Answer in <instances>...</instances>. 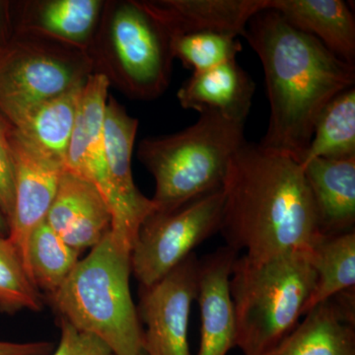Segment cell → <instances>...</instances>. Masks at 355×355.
Here are the masks:
<instances>
[{
  "label": "cell",
  "instance_id": "obj_15",
  "mask_svg": "<svg viewBox=\"0 0 355 355\" xmlns=\"http://www.w3.org/2000/svg\"><path fill=\"white\" fill-rule=\"evenodd\" d=\"M46 220L69 246L81 253L104 239L113 217L94 184L65 171Z\"/></svg>",
  "mask_w": 355,
  "mask_h": 355
},
{
  "label": "cell",
  "instance_id": "obj_2",
  "mask_svg": "<svg viewBox=\"0 0 355 355\" xmlns=\"http://www.w3.org/2000/svg\"><path fill=\"white\" fill-rule=\"evenodd\" d=\"M220 231L227 247L252 260L308 252L321 236L316 207L301 164L245 142L222 184Z\"/></svg>",
  "mask_w": 355,
  "mask_h": 355
},
{
  "label": "cell",
  "instance_id": "obj_32",
  "mask_svg": "<svg viewBox=\"0 0 355 355\" xmlns=\"http://www.w3.org/2000/svg\"><path fill=\"white\" fill-rule=\"evenodd\" d=\"M142 355H144V354H142Z\"/></svg>",
  "mask_w": 355,
  "mask_h": 355
},
{
  "label": "cell",
  "instance_id": "obj_19",
  "mask_svg": "<svg viewBox=\"0 0 355 355\" xmlns=\"http://www.w3.org/2000/svg\"><path fill=\"white\" fill-rule=\"evenodd\" d=\"M292 27L319 40L331 53L354 64L355 20L343 0H268Z\"/></svg>",
  "mask_w": 355,
  "mask_h": 355
},
{
  "label": "cell",
  "instance_id": "obj_3",
  "mask_svg": "<svg viewBox=\"0 0 355 355\" xmlns=\"http://www.w3.org/2000/svg\"><path fill=\"white\" fill-rule=\"evenodd\" d=\"M130 273V251L110 231L77 263L51 302L60 319L101 340L114 355H142L144 329Z\"/></svg>",
  "mask_w": 355,
  "mask_h": 355
},
{
  "label": "cell",
  "instance_id": "obj_25",
  "mask_svg": "<svg viewBox=\"0 0 355 355\" xmlns=\"http://www.w3.org/2000/svg\"><path fill=\"white\" fill-rule=\"evenodd\" d=\"M43 296L26 270L16 248L0 236V311L12 314L21 310L39 312Z\"/></svg>",
  "mask_w": 355,
  "mask_h": 355
},
{
  "label": "cell",
  "instance_id": "obj_27",
  "mask_svg": "<svg viewBox=\"0 0 355 355\" xmlns=\"http://www.w3.org/2000/svg\"><path fill=\"white\" fill-rule=\"evenodd\" d=\"M9 127L10 123L0 113V210L8 223L14 207V171Z\"/></svg>",
  "mask_w": 355,
  "mask_h": 355
},
{
  "label": "cell",
  "instance_id": "obj_17",
  "mask_svg": "<svg viewBox=\"0 0 355 355\" xmlns=\"http://www.w3.org/2000/svg\"><path fill=\"white\" fill-rule=\"evenodd\" d=\"M256 90L252 77L235 60L203 71L193 72L177 93L184 110L216 113L245 123Z\"/></svg>",
  "mask_w": 355,
  "mask_h": 355
},
{
  "label": "cell",
  "instance_id": "obj_20",
  "mask_svg": "<svg viewBox=\"0 0 355 355\" xmlns=\"http://www.w3.org/2000/svg\"><path fill=\"white\" fill-rule=\"evenodd\" d=\"M104 0H31L18 2L15 28L46 33L87 49L94 36Z\"/></svg>",
  "mask_w": 355,
  "mask_h": 355
},
{
  "label": "cell",
  "instance_id": "obj_22",
  "mask_svg": "<svg viewBox=\"0 0 355 355\" xmlns=\"http://www.w3.org/2000/svg\"><path fill=\"white\" fill-rule=\"evenodd\" d=\"M317 280L303 309L302 317L312 308L343 292L354 289L355 232L323 235L307 252Z\"/></svg>",
  "mask_w": 355,
  "mask_h": 355
},
{
  "label": "cell",
  "instance_id": "obj_16",
  "mask_svg": "<svg viewBox=\"0 0 355 355\" xmlns=\"http://www.w3.org/2000/svg\"><path fill=\"white\" fill-rule=\"evenodd\" d=\"M268 0H155L144 1L170 35L216 32L237 38L248 23L268 9Z\"/></svg>",
  "mask_w": 355,
  "mask_h": 355
},
{
  "label": "cell",
  "instance_id": "obj_6",
  "mask_svg": "<svg viewBox=\"0 0 355 355\" xmlns=\"http://www.w3.org/2000/svg\"><path fill=\"white\" fill-rule=\"evenodd\" d=\"M86 51L93 73L130 99L155 100L169 87L171 37L144 1L105 0Z\"/></svg>",
  "mask_w": 355,
  "mask_h": 355
},
{
  "label": "cell",
  "instance_id": "obj_23",
  "mask_svg": "<svg viewBox=\"0 0 355 355\" xmlns=\"http://www.w3.org/2000/svg\"><path fill=\"white\" fill-rule=\"evenodd\" d=\"M80 254L69 246L44 219L30 236L26 268L38 291L51 296L80 261Z\"/></svg>",
  "mask_w": 355,
  "mask_h": 355
},
{
  "label": "cell",
  "instance_id": "obj_31",
  "mask_svg": "<svg viewBox=\"0 0 355 355\" xmlns=\"http://www.w3.org/2000/svg\"><path fill=\"white\" fill-rule=\"evenodd\" d=\"M8 222H7L6 216H3L1 210H0V236H2V237H7V236H8Z\"/></svg>",
  "mask_w": 355,
  "mask_h": 355
},
{
  "label": "cell",
  "instance_id": "obj_11",
  "mask_svg": "<svg viewBox=\"0 0 355 355\" xmlns=\"http://www.w3.org/2000/svg\"><path fill=\"white\" fill-rule=\"evenodd\" d=\"M8 139L13 161L14 207L7 238L26 266L30 236L48 216L65 167L33 146L11 123Z\"/></svg>",
  "mask_w": 355,
  "mask_h": 355
},
{
  "label": "cell",
  "instance_id": "obj_7",
  "mask_svg": "<svg viewBox=\"0 0 355 355\" xmlns=\"http://www.w3.org/2000/svg\"><path fill=\"white\" fill-rule=\"evenodd\" d=\"M93 74L86 49L35 29L16 28L0 51V113L9 123L83 86Z\"/></svg>",
  "mask_w": 355,
  "mask_h": 355
},
{
  "label": "cell",
  "instance_id": "obj_13",
  "mask_svg": "<svg viewBox=\"0 0 355 355\" xmlns=\"http://www.w3.org/2000/svg\"><path fill=\"white\" fill-rule=\"evenodd\" d=\"M237 252L227 246L198 261L200 340L198 355H227L236 347L234 308L229 282Z\"/></svg>",
  "mask_w": 355,
  "mask_h": 355
},
{
  "label": "cell",
  "instance_id": "obj_9",
  "mask_svg": "<svg viewBox=\"0 0 355 355\" xmlns=\"http://www.w3.org/2000/svg\"><path fill=\"white\" fill-rule=\"evenodd\" d=\"M198 261L193 253L156 284L140 286L144 355H191L189 322L198 295Z\"/></svg>",
  "mask_w": 355,
  "mask_h": 355
},
{
  "label": "cell",
  "instance_id": "obj_12",
  "mask_svg": "<svg viewBox=\"0 0 355 355\" xmlns=\"http://www.w3.org/2000/svg\"><path fill=\"white\" fill-rule=\"evenodd\" d=\"M109 88L108 80L104 76L96 73L89 76L81 93L64 166L65 171L94 184L109 205L113 217L116 202L110 184L104 140Z\"/></svg>",
  "mask_w": 355,
  "mask_h": 355
},
{
  "label": "cell",
  "instance_id": "obj_14",
  "mask_svg": "<svg viewBox=\"0 0 355 355\" xmlns=\"http://www.w3.org/2000/svg\"><path fill=\"white\" fill-rule=\"evenodd\" d=\"M354 289L312 308L272 349L258 355H355Z\"/></svg>",
  "mask_w": 355,
  "mask_h": 355
},
{
  "label": "cell",
  "instance_id": "obj_10",
  "mask_svg": "<svg viewBox=\"0 0 355 355\" xmlns=\"http://www.w3.org/2000/svg\"><path fill=\"white\" fill-rule=\"evenodd\" d=\"M139 123L114 98L107 100L105 150L116 202L111 233L116 242L130 252L140 226L156 210L153 200L142 195L133 181L132 157Z\"/></svg>",
  "mask_w": 355,
  "mask_h": 355
},
{
  "label": "cell",
  "instance_id": "obj_18",
  "mask_svg": "<svg viewBox=\"0 0 355 355\" xmlns=\"http://www.w3.org/2000/svg\"><path fill=\"white\" fill-rule=\"evenodd\" d=\"M301 166L314 200L321 234L354 230L355 156L310 159Z\"/></svg>",
  "mask_w": 355,
  "mask_h": 355
},
{
  "label": "cell",
  "instance_id": "obj_8",
  "mask_svg": "<svg viewBox=\"0 0 355 355\" xmlns=\"http://www.w3.org/2000/svg\"><path fill=\"white\" fill-rule=\"evenodd\" d=\"M223 193L212 191L172 211H153L140 226L130 266L140 286L162 279L220 228Z\"/></svg>",
  "mask_w": 355,
  "mask_h": 355
},
{
  "label": "cell",
  "instance_id": "obj_5",
  "mask_svg": "<svg viewBox=\"0 0 355 355\" xmlns=\"http://www.w3.org/2000/svg\"><path fill=\"white\" fill-rule=\"evenodd\" d=\"M244 125L205 112L181 132L142 139L137 155L155 180L156 211H172L220 190L231 158L246 142Z\"/></svg>",
  "mask_w": 355,
  "mask_h": 355
},
{
  "label": "cell",
  "instance_id": "obj_1",
  "mask_svg": "<svg viewBox=\"0 0 355 355\" xmlns=\"http://www.w3.org/2000/svg\"><path fill=\"white\" fill-rule=\"evenodd\" d=\"M243 37L260 58L270 102L268 130L259 144L301 164L322 110L354 87L355 64L270 9L254 15Z\"/></svg>",
  "mask_w": 355,
  "mask_h": 355
},
{
  "label": "cell",
  "instance_id": "obj_29",
  "mask_svg": "<svg viewBox=\"0 0 355 355\" xmlns=\"http://www.w3.org/2000/svg\"><path fill=\"white\" fill-rule=\"evenodd\" d=\"M53 345L49 342L13 343L0 340V355H50Z\"/></svg>",
  "mask_w": 355,
  "mask_h": 355
},
{
  "label": "cell",
  "instance_id": "obj_28",
  "mask_svg": "<svg viewBox=\"0 0 355 355\" xmlns=\"http://www.w3.org/2000/svg\"><path fill=\"white\" fill-rule=\"evenodd\" d=\"M60 340L51 355H114L109 347L95 336L76 330L62 319Z\"/></svg>",
  "mask_w": 355,
  "mask_h": 355
},
{
  "label": "cell",
  "instance_id": "obj_26",
  "mask_svg": "<svg viewBox=\"0 0 355 355\" xmlns=\"http://www.w3.org/2000/svg\"><path fill=\"white\" fill-rule=\"evenodd\" d=\"M171 49L173 57L178 58L186 69L198 72L235 60L243 46L231 35L198 32L172 37Z\"/></svg>",
  "mask_w": 355,
  "mask_h": 355
},
{
  "label": "cell",
  "instance_id": "obj_24",
  "mask_svg": "<svg viewBox=\"0 0 355 355\" xmlns=\"http://www.w3.org/2000/svg\"><path fill=\"white\" fill-rule=\"evenodd\" d=\"M355 156V88L336 95L318 116L304 160ZM301 163V164H302Z\"/></svg>",
  "mask_w": 355,
  "mask_h": 355
},
{
  "label": "cell",
  "instance_id": "obj_30",
  "mask_svg": "<svg viewBox=\"0 0 355 355\" xmlns=\"http://www.w3.org/2000/svg\"><path fill=\"white\" fill-rule=\"evenodd\" d=\"M11 2L0 1V51L8 46L15 33Z\"/></svg>",
  "mask_w": 355,
  "mask_h": 355
},
{
  "label": "cell",
  "instance_id": "obj_21",
  "mask_svg": "<svg viewBox=\"0 0 355 355\" xmlns=\"http://www.w3.org/2000/svg\"><path fill=\"white\" fill-rule=\"evenodd\" d=\"M84 85L34 107L11 125L42 153L64 166Z\"/></svg>",
  "mask_w": 355,
  "mask_h": 355
},
{
  "label": "cell",
  "instance_id": "obj_4",
  "mask_svg": "<svg viewBox=\"0 0 355 355\" xmlns=\"http://www.w3.org/2000/svg\"><path fill=\"white\" fill-rule=\"evenodd\" d=\"M316 280L307 252H286L263 261L237 257L229 289L236 347L243 354L272 349L297 326Z\"/></svg>",
  "mask_w": 355,
  "mask_h": 355
}]
</instances>
